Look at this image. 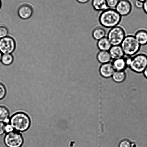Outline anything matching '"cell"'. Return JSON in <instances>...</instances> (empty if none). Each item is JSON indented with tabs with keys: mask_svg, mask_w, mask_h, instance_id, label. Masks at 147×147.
<instances>
[{
	"mask_svg": "<svg viewBox=\"0 0 147 147\" xmlns=\"http://www.w3.org/2000/svg\"><path fill=\"white\" fill-rule=\"evenodd\" d=\"M91 3L92 7L96 11L102 12L108 8L106 0H92Z\"/></svg>",
	"mask_w": 147,
	"mask_h": 147,
	"instance_id": "obj_17",
	"label": "cell"
},
{
	"mask_svg": "<svg viewBox=\"0 0 147 147\" xmlns=\"http://www.w3.org/2000/svg\"><path fill=\"white\" fill-rule=\"evenodd\" d=\"M126 77V73L125 71H116L111 78L113 81L117 83H120L125 81Z\"/></svg>",
	"mask_w": 147,
	"mask_h": 147,
	"instance_id": "obj_18",
	"label": "cell"
},
{
	"mask_svg": "<svg viewBox=\"0 0 147 147\" xmlns=\"http://www.w3.org/2000/svg\"><path fill=\"white\" fill-rule=\"evenodd\" d=\"M122 17L115 9L108 8L100 12L99 22L105 28L110 29L119 26L121 21Z\"/></svg>",
	"mask_w": 147,
	"mask_h": 147,
	"instance_id": "obj_1",
	"label": "cell"
},
{
	"mask_svg": "<svg viewBox=\"0 0 147 147\" xmlns=\"http://www.w3.org/2000/svg\"><path fill=\"white\" fill-rule=\"evenodd\" d=\"M125 55L133 57L139 53L141 46L133 35H127L121 44Z\"/></svg>",
	"mask_w": 147,
	"mask_h": 147,
	"instance_id": "obj_2",
	"label": "cell"
},
{
	"mask_svg": "<svg viewBox=\"0 0 147 147\" xmlns=\"http://www.w3.org/2000/svg\"><path fill=\"white\" fill-rule=\"evenodd\" d=\"M34 12V10L32 6L28 4L24 3L21 4L18 7L17 13L20 18L23 19H27L30 18Z\"/></svg>",
	"mask_w": 147,
	"mask_h": 147,
	"instance_id": "obj_9",
	"label": "cell"
},
{
	"mask_svg": "<svg viewBox=\"0 0 147 147\" xmlns=\"http://www.w3.org/2000/svg\"><path fill=\"white\" fill-rule=\"evenodd\" d=\"M112 62L115 70L117 71H125L128 67L126 60L124 57L113 60Z\"/></svg>",
	"mask_w": 147,
	"mask_h": 147,
	"instance_id": "obj_14",
	"label": "cell"
},
{
	"mask_svg": "<svg viewBox=\"0 0 147 147\" xmlns=\"http://www.w3.org/2000/svg\"><path fill=\"white\" fill-rule=\"evenodd\" d=\"M109 52L112 60L123 58L125 55L121 45L112 46Z\"/></svg>",
	"mask_w": 147,
	"mask_h": 147,
	"instance_id": "obj_12",
	"label": "cell"
},
{
	"mask_svg": "<svg viewBox=\"0 0 147 147\" xmlns=\"http://www.w3.org/2000/svg\"><path fill=\"white\" fill-rule=\"evenodd\" d=\"M5 125L3 122H0V136L3 134L5 132Z\"/></svg>",
	"mask_w": 147,
	"mask_h": 147,
	"instance_id": "obj_25",
	"label": "cell"
},
{
	"mask_svg": "<svg viewBox=\"0 0 147 147\" xmlns=\"http://www.w3.org/2000/svg\"><path fill=\"white\" fill-rule=\"evenodd\" d=\"M144 3L142 1L136 0L134 3V5L137 8L142 9L143 8Z\"/></svg>",
	"mask_w": 147,
	"mask_h": 147,
	"instance_id": "obj_26",
	"label": "cell"
},
{
	"mask_svg": "<svg viewBox=\"0 0 147 147\" xmlns=\"http://www.w3.org/2000/svg\"><path fill=\"white\" fill-rule=\"evenodd\" d=\"M134 35L141 46L147 45V30L144 29H139L136 30Z\"/></svg>",
	"mask_w": 147,
	"mask_h": 147,
	"instance_id": "obj_11",
	"label": "cell"
},
{
	"mask_svg": "<svg viewBox=\"0 0 147 147\" xmlns=\"http://www.w3.org/2000/svg\"><path fill=\"white\" fill-rule=\"evenodd\" d=\"M143 10L145 14H147V0L144 2Z\"/></svg>",
	"mask_w": 147,
	"mask_h": 147,
	"instance_id": "obj_29",
	"label": "cell"
},
{
	"mask_svg": "<svg viewBox=\"0 0 147 147\" xmlns=\"http://www.w3.org/2000/svg\"><path fill=\"white\" fill-rule=\"evenodd\" d=\"M10 123L15 130L24 132L29 128L31 121L30 118L27 114L20 112L13 115L10 120Z\"/></svg>",
	"mask_w": 147,
	"mask_h": 147,
	"instance_id": "obj_3",
	"label": "cell"
},
{
	"mask_svg": "<svg viewBox=\"0 0 147 147\" xmlns=\"http://www.w3.org/2000/svg\"><path fill=\"white\" fill-rule=\"evenodd\" d=\"M9 112L4 106H0V122L7 123L9 121Z\"/></svg>",
	"mask_w": 147,
	"mask_h": 147,
	"instance_id": "obj_19",
	"label": "cell"
},
{
	"mask_svg": "<svg viewBox=\"0 0 147 147\" xmlns=\"http://www.w3.org/2000/svg\"><path fill=\"white\" fill-rule=\"evenodd\" d=\"M13 130V128L12 127V126L10 125H6L5 127V132L7 133H10L12 132Z\"/></svg>",
	"mask_w": 147,
	"mask_h": 147,
	"instance_id": "obj_27",
	"label": "cell"
},
{
	"mask_svg": "<svg viewBox=\"0 0 147 147\" xmlns=\"http://www.w3.org/2000/svg\"><path fill=\"white\" fill-rule=\"evenodd\" d=\"M3 54L0 51V62H1V57H2Z\"/></svg>",
	"mask_w": 147,
	"mask_h": 147,
	"instance_id": "obj_31",
	"label": "cell"
},
{
	"mask_svg": "<svg viewBox=\"0 0 147 147\" xmlns=\"http://www.w3.org/2000/svg\"><path fill=\"white\" fill-rule=\"evenodd\" d=\"M14 57L11 54H3L1 62L5 66H9L13 62Z\"/></svg>",
	"mask_w": 147,
	"mask_h": 147,
	"instance_id": "obj_20",
	"label": "cell"
},
{
	"mask_svg": "<svg viewBox=\"0 0 147 147\" xmlns=\"http://www.w3.org/2000/svg\"><path fill=\"white\" fill-rule=\"evenodd\" d=\"M8 34V28L5 26L0 25V39L7 37Z\"/></svg>",
	"mask_w": 147,
	"mask_h": 147,
	"instance_id": "obj_21",
	"label": "cell"
},
{
	"mask_svg": "<svg viewBox=\"0 0 147 147\" xmlns=\"http://www.w3.org/2000/svg\"><path fill=\"white\" fill-rule=\"evenodd\" d=\"M119 147H135L132 142L127 140H124L120 142Z\"/></svg>",
	"mask_w": 147,
	"mask_h": 147,
	"instance_id": "obj_23",
	"label": "cell"
},
{
	"mask_svg": "<svg viewBox=\"0 0 147 147\" xmlns=\"http://www.w3.org/2000/svg\"><path fill=\"white\" fill-rule=\"evenodd\" d=\"M138 1H142V2L144 3V2H145V1H146L147 0H138Z\"/></svg>",
	"mask_w": 147,
	"mask_h": 147,
	"instance_id": "obj_33",
	"label": "cell"
},
{
	"mask_svg": "<svg viewBox=\"0 0 147 147\" xmlns=\"http://www.w3.org/2000/svg\"><path fill=\"white\" fill-rule=\"evenodd\" d=\"M119 0H106L108 8L115 9Z\"/></svg>",
	"mask_w": 147,
	"mask_h": 147,
	"instance_id": "obj_22",
	"label": "cell"
},
{
	"mask_svg": "<svg viewBox=\"0 0 147 147\" xmlns=\"http://www.w3.org/2000/svg\"><path fill=\"white\" fill-rule=\"evenodd\" d=\"M97 59L101 64H106L112 61L110 53L108 51H99L97 54Z\"/></svg>",
	"mask_w": 147,
	"mask_h": 147,
	"instance_id": "obj_16",
	"label": "cell"
},
{
	"mask_svg": "<svg viewBox=\"0 0 147 147\" xmlns=\"http://www.w3.org/2000/svg\"><path fill=\"white\" fill-rule=\"evenodd\" d=\"M1 5H2V2H1V0H0V9L1 8Z\"/></svg>",
	"mask_w": 147,
	"mask_h": 147,
	"instance_id": "obj_32",
	"label": "cell"
},
{
	"mask_svg": "<svg viewBox=\"0 0 147 147\" xmlns=\"http://www.w3.org/2000/svg\"><path fill=\"white\" fill-rule=\"evenodd\" d=\"M90 0H76L78 3L81 4H85L89 2Z\"/></svg>",
	"mask_w": 147,
	"mask_h": 147,
	"instance_id": "obj_28",
	"label": "cell"
},
{
	"mask_svg": "<svg viewBox=\"0 0 147 147\" xmlns=\"http://www.w3.org/2000/svg\"><path fill=\"white\" fill-rule=\"evenodd\" d=\"M143 74L145 78L147 79V67L143 72Z\"/></svg>",
	"mask_w": 147,
	"mask_h": 147,
	"instance_id": "obj_30",
	"label": "cell"
},
{
	"mask_svg": "<svg viewBox=\"0 0 147 147\" xmlns=\"http://www.w3.org/2000/svg\"><path fill=\"white\" fill-rule=\"evenodd\" d=\"M108 31L106 28L102 27L100 24L94 29L92 31V36L95 40L98 41L106 37Z\"/></svg>",
	"mask_w": 147,
	"mask_h": 147,
	"instance_id": "obj_13",
	"label": "cell"
},
{
	"mask_svg": "<svg viewBox=\"0 0 147 147\" xmlns=\"http://www.w3.org/2000/svg\"><path fill=\"white\" fill-rule=\"evenodd\" d=\"M23 142L22 137L18 132H10L4 138V142L8 147H20L22 145Z\"/></svg>",
	"mask_w": 147,
	"mask_h": 147,
	"instance_id": "obj_6",
	"label": "cell"
},
{
	"mask_svg": "<svg viewBox=\"0 0 147 147\" xmlns=\"http://www.w3.org/2000/svg\"></svg>",
	"mask_w": 147,
	"mask_h": 147,
	"instance_id": "obj_34",
	"label": "cell"
},
{
	"mask_svg": "<svg viewBox=\"0 0 147 147\" xmlns=\"http://www.w3.org/2000/svg\"><path fill=\"white\" fill-rule=\"evenodd\" d=\"M16 44L12 37L7 36L0 39V51L3 54H11L15 50Z\"/></svg>",
	"mask_w": 147,
	"mask_h": 147,
	"instance_id": "obj_7",
	"label": "cell"
},
{
	"mask_svg": "<svg viewBox=\"0 0 147 147\" xmlns=\"http://www.w3.org/2000/svg\"><path fill=\"white\" fill-rule=\"evenodd\" d=\"M147 67V55L144 53H139L132 57L128 67L137 73H143Z\"/></svg>",
	"mask_w": 147,
	"mask_h": 147,
	"instance_id": "obj_4",
	"label": "cell"
},
{
	"mask_svg": "<svg viewBox=\"0 0 147 147\" xmlns=\"http://www.w3.org/2000/svg\"><path fill=\"white\" fill-rule=\"evenodd\" d=\"M126 36L123 27L119 25L109 29L107 37L112 46L120 45Z\"/></svg>",
	"mask_w": 147,
	"mask_h": 147,
	"instance_id": "obj_5",
	"label": "cell"
},
{
	"mask_svg": "<svg viewBox=\"0 0 147 147\" xmlns=\"http://www.w3.org/2000/svg\"><path fill=\"white\" fill-rule=\"evenodd\" d=\"M6 93V90L5 86L2 83H0V100L5 97Z\"/></svg>",
	"mask_w": 147,
	"mask_h": 147,
	"instance_id": "obj_24",
	"label": "cell"
},
{
	"mask_svg": "<svg viewBox=\"0 0 147 147\" xmlns=\"http://www.w3.org/2000/svg\"><path fill=\"white\" fill-rule=\"evenodd\" d=\"M115 71L112 62L101 64L99 67V72L100 75L105 79L111 78Z\"/></svg>",
	"mask_w": 147,
	"mask_h": 147,
	"instance_id": "obj_10",
	"label": "cell"
},
{
	"mask_svg": "<svg viewBox=\"0 0 147 147\" xmlns=\"http://www.w3.org/2000/svg\"><path fill=\"white\" fill-rule=\"evenodd\" d=\"M97 46L100 51H109L112 47L111 44L107 37L97 41Z\"/></svg>",
	"mask_w": 147,
	"mask_h": 147,
	"instance_id": "obj_15",
	"label": "cell"
},
{
	"mask_svg": "<svg viewBox=\"0 0 147 147\" xmlns=\"http://www.w3.org/2000/svg\"><path fill=\"white\" fill-rule=\"evenodd\" d=\"M133 4L129 0H119L115 9L122 17L129 15L131 12Z\"/></svg>",
	"mask_w": 147,
	"mask_h": 147,
	"instance_id": "obj_8",
	"label": "cell"
}]
</instances>
